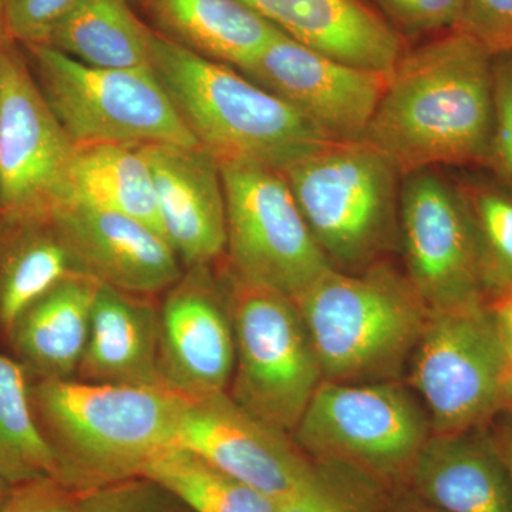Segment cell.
Masks as SVG:
<instances>
[{"label": "cell", "instance_id": "1", "mask_svg": "<svg viewBox=\"0 0 512 512\" xmlns=\"http://www.w3.org/2000/svg\"><path fill=\"white\" fill-rule=\"evenodd\" d=\"M494 126L493 55L453 29L403 53L365 141L400 175L484 161Z\"/></svg>", "mask_w": 512, "mask_h": 512}, {"label": "cell", "instance_id": "2", "mask_svg": "<svg viewBox=\"0 0 512 512\" xmlns=\"http://www.w3.org/2000/svg\"><path fill=\"white\" fill-rule=\"evenodd\" d=\"M30 399L59 480L76 493L140 477L175 446L185 400L164 387L36 379Z\"/></svg>", "mask_w": 512, "mask_h": 512}, {"label": "cell", "instance_id": "3", "mask_svg": "<svg viewBox=\"0 0 512 512\" xmlns=\"http://www.w3.org/2000/svg\"><path fill=\"white\" fill-rule=\"evenodd\" d=\"M150 60L181 119L218 163L245 161L282 171L329 140L235 67L195 55L160 33L151 35Z\"/></svg>", "mask_w": 512, "mask_h": 512}, {"label": "cell", "instance_id": "4", "mask_svg": "<svg viewBox=\"0 0 512 512\" xmlns=\"http://www.w3.org/2000/svg\"><path fill=\"white\" fill-rule=\"evenodd\" d=\"M322 369L335 383L393 382L429 318L406 275L386 265L330 269L293 299Z\"/></svg>", "mask_w": 512, "mask_h": 512}, {"label": "cell", "instance_id": "5", "mask_svg": "<svg viewBox=\"0 0 512 512\" xmlns=\"http://www.w3.org/2000/svg\"><path fill=\"white\" fill-rule=\"evenodd\" d=\"M320 248L340 271L375 264L399 225L402 177L365 140H328L281 171Z\"/></svg>", "mask_w": 512, "mask_h": 512}, {"label": "cell", "instance_id": "6", "mask_svg": "<svg viewBox=\"0 0 512 512\" xmlns=\"http://www.w3.org/2000/svg\"><path fill=\"white\" fill-rule=\"evenodd\" d=\"M25 47L47 104L76 146H200L153 69H99L49 45Z\"/></svg>", "mask_w": 512, "mask_h": 512}, {"label": "cell", "instance_id": "7", "mask_svg": "<svg viewBox=\"0 0 512 512\" xmlns=\"http://www.w3.org/2000/svg\"><path fill=\"white\" fill-rule=\"evenodd\" d=\"M235 365L228 393L291 434L323 382L318 356L292 298L234 274L228 282Z\"/></svg>", "mask_w": 512, "mask_h": 512}, {"label": "cell", "instance_id": "8", "mask_svg": "<svg viewBox=\"0 0 512 512\" xmlns=\"http://www.w3.org/2000/svg\"><path fill=\"white\" fill-rule=\"evenodd\" d=\"M431 434L423 404L394 380H323L292 437L313 461L345 464L399 485Z\"/></svg>", "mask_w": 512, "mask_h": 512}, {"label": "cell", "instance_id": "9", "mask_svg": "<svg viewBox=\"0 0 512 512\" xmlns=\"http://www.w3.org/2000/svg\"><path fill=\"white\" fill-rule=\"evenodd\" d=\"M409 363L433 434L485 429L504 410L511 366L488 303L430 311Z\"/></svg>", "mask_w": 512, "mask_h": 512}, {"label": "cell", "instance_id": "10", "mask_svg": "<svg viewBox=\"0 0 512 512\" xmlns=\"http://www.w3.org/2000/svg\"><path fill=\"white\" fill-rule=\"evenodd\" d=\"M220 167L232 274L295 299L335 268L281 171L245 161Z\"/></svg>", "mask_w": 512, "mask_h": 512}, {"label": "cell", "instance_id": "11", "mask_svg": "<svg viewBox=\"0 0 512 512\" xmlns=\"http://www.w3.org/2000/svg\"><path fill=\"white\" fill-rule=\"evenodd\" d=\"M399 227L407 281L429 311L487 303L477 229L463 192L433 168L404 175Z\"/></svg>", "mask_w": 512, "mask_h": 512}, {"label": "cell", "instance_id": "12", "mask_svg": "<svg viewBox=\"0 0 512 512\" xmlns=\"http://www.w3.org/2000/svg\"><path fill=\"white\" fill-rule=\"evenodd\" d=\"M0 215H50L70 198L76 144L16 43H0Z\"/></svg>", "mask_w": 512, "mask_h": 512}, {"label": "cell", "instance_id": "13", "mask_svg": "<svg viewBox=\"0 0 512 512\" xmlns=\"http://www.w3.org/2000/svg\"><path fill=\"white\" fill-rule=\"evenodd\" d=\"M238 72L335 141L365 140L392 74L340 62L281 30Z\"/></svg>", "mask_w": 512, "mask_h": 512}, {"label": "cell", "instance_id": "14", "mask_svg": "<svg viewBox=\"0 0 512 512\" xmlns=\"http://www.w3.org/2000/svg\"><path fill=\"white\" fill-rule=\"evenodd\" d=\"M234 365L228 289L215 281L210 265L192 266L158 306L161 383L188 400L228 392Z\"/></svg>", "mask_w": 512, "mask_h": 512}, {"label": "cell", "instance_id": "15", "mask_svg": "<svg viewBox=\"0 0 512 512\" xmlns=\"http://www.w3.org/2000/svg\"><path fill=\"white\" fill-rule=\"evenodd\" d=\"M175 446L276 501L302 483L313 463L291 434L258 419L228 392L185 400Z\"/></svg>", "mask_w": 512, "mask_h": 512}, {"label": "cell", "instance_id": "16", "mask_svg": "<svg viewBox=\"0 0 512 512\" xmlns=\"http://www.w3.org/2000/svg\"><path fill=\"white\" fill-rule=\"evenodd\" d=\"M74 261L101 285L154 296L183 276V262L170 242L143 222L67 201L52 212Z\"/></svg>", "mask_w": 512, "mask_h": 512}, {"label": "cell", "instance_id": "17", "mask_svg": "<svg viewBox=\"0 0 512 512\" xmlns=\"http://www.w3.org/2000/svg\"><path fill=\"white\" fill-rule=\"evenodd\" d=\"M153 174L164 234L187 268L227 252V207L217 158L201 146H138Z\"/></svg>", "mask_w": 512, "mask_h": 512}, {"label": "cell", "instance_id": "18", "mask_svg": "<svg viewBox=\"0 0 512 512\" xmlns=\"http://www.w3.org/2000/svg\"><path fill=\"white\" fill-rule=\"evenodd\" d=\"M276 29L340 62L393 73L397 30L366 0H242Z\"/></svg>", "mask_w": 512, "mask_h": 512}, {"label": "cell", "instance_id": "19", "mask_svg": "<svg viewBox=\"0 0 512 512\" xmlns=\"http://www.w3.org/2000/svg\"><path fill=\"white\" fill-rule=\"evenodd\" d=\"M444 512H512V478L485 429L431 434L406 483Z\"/></svg>", "mask_w": 512, "mask_h": 512}, {"label": "cell", "instance_id": "20", "mask_svg": "<svg viewBox=\"0 0 512 512\" xmlns=\"http://www.w3.org/2000/svg\"><path fill=\"white\" fill-rule=\"evenodd\" d=\"M74 379L163 387L158 370V306L151 296L100 285Z\"/></svg>", "mask_w": 512, "mask_h": 512}, {"label": "cell", "instance_id": "21", "mask_svg": "<svg viewBox=\"0 0 512 512\" xmlns=\"http://www.w3.org/2000/svg\"><path fill=\"white\" fill-rule=\"evenodd\" d=\"M100 285L92 276L74 274L16 318L8 340L16 359L36 379H74Z\"/></svg>", "mask_w": 512, "mask_h": 512}, {"label": "cell", "instance_id": "22", "mask_svg": "<svg viewBox=\"0 0 512 512\" xmlns=\"http://www.w3.org/2000/svg\"><path fill=\"white\" fill-rule=\"evenodd\" d=\"M147 5L160 35L237 70L251 63L278 32L242 0H147Z\"/></svg>", "mask_w": 512, "mask_h": 512}, {"label": "cell", "instance_id": "23", "mask_svg": "<svg viewBox=\"0 0 512 512\" xmlns=\"http://www.w3.org/2000/svg\"><path fill=\"white\" fill-rule=\"evenodd\" d=\"M83 274L50 215H0V332L8 338L30 303Z\"/></svg>", "mask_w": 512, "mask_h": 512}, {"label": "cell", "instance_id": "24", "mask_svg": "<svg viewBox=\"0 0 512 512\" xmlns=\"http://www.w3.org/2000/svg\"><path fill=\"white\" fill-rule=\"evenodd\" d=\"M69 181L67 201L127 215L165 238L153 174L138 146L111 143L76 146Z\"/></svg>", "mask_w": 512, "mask_h": 512}, {"label": "cell", "instance_id": "25", "mask_svg": "<svg viewBox=\"0 0 512 512\" xmlns=\"http://www.w3.org/2000/svg\"><path fill=\"white\" fill-rule=\"evenodd\" d=\"M151 35L127 0H80L47 45L99 69H151Z\"/></svg>", "mask_w": 512, "mask_h": 512}, {"label": "cell", "instance_id": "26", "mask_svg": "<svg viewBox=\"0 0 512 512\" xmlns=\"http://www.w3.org/2000/svg\"><path fill=\"white\" fill-rule=\"evenodd\" d=\"M28 376L18 359L0 352V476L13 487L39 478L59 480L55 456L33 413Z\"/></svg>", "mask_w": 512, "mask_h": 512}, {"label": "cell", "instance_id": "27", "mask_svg": "<svg viewBox=\"0 0 512 512\" xmlns=\"http://www.w3.org/2000/svg\"><path fill=\"white\" fill-rule=\"evenodd\" d=\"M141 476L173 491L195 512H276V500L183 447L158 453Z\"/></svg>", "mask_w": 512, "mask_h": 512}, {"label": "cell", "instance_id": "28", "mask_svg": "<svg viewBox=\"0 0 512 512\" xmlns=\"http://www.w3.org/2000/svg\"><path fill=\"white\" fill-rule=\"evenodd\" d=\"M394 487L345 464L313 461L302 483L276 501V512H387Z\"/></svg>", "mask_w": 512, "mask_h": 512}, {"label": "cell", "instance_id": "29", "mask_svg": "<svg viewBox=\"0 0 512 512\" xmlns=\"http://www.w3.org/2000/svg\"><path fill=\"white\" fill-rule=\"evenodd\" d=\"M463 195L477 229L485 293L494 298L512 288V194L474 187Z\"/></svg>", "mask_w": 512, "mask_h": 512}, {"label": "cell", "instance_id": "30", "mask_svg": "<svg viewBox=\"0 0 512 512\" xmlns=\"http://www.w3.org/2000/svg\"><path fill=\"white\" fill-rule=\"evenodd\" d=\"M77 512H195L164 485L140 476L79 494Z\"/></svg>", "mask_w": 512, "mask_h": 512}, {"label": "cell", "instance_id": "31", "mask_svg": "<svg viewBox=\"0 0 512 512\" xmlns=\"http://www.w3.org/2000/svg\"><path fill=\"white\" fill-rule=\"evenodd\" d=\"M80 0H5L3 35L23 46L47 45L56 26Z\"/></svg>", "mask_w": 512, "mask_h": 512}, {"label": "cell", "instance_id": "32", "mask_svg": "<svg viewBox=\"0 0 512 512\" xmlns=\"http://www.w3.org/2000/svg\"><path fill=\"white\" fill-rule=\"evenodd\" d=\"M494 126L485 163L512 188V52L493 56Z\"/></svg>", "mask_w": 512, "mask_h": 512}, {"label": "cell", "instance_id": "33", "mask_svg": "<svg viewBox=\"0 0 512 512\" xmlns=\"http://www.w3.org/2000/svg\"><path fill=\"white\" fill-rule=\"evenodd\" d=\"M464 2L466 0H375L390 25L399 26L412 35L456 29Z\"/></svg>", "mask_w": 512, "mask_h": 512}, {"label": "cell", "instance_id": "34", "mask_svg": "<svg viewBox=\"0 0 512 512\" xmlns=\"http://www.w3.org/2000/svg\"><path fill=\"white\" fill-rule=\"evenodd\" d=\"M456 29L493 56L512 52V0H466Z\"/></svg>", "mask_w": 512, "mask_h": 512}, {"label": "cell", "instance_id": "35", "mask_svg": "<svg viewBox=\"0 0 512 512\" xmlns=\"http://www.w3.org/2000/svg\"><path fill=\"white\" fill-rule=\"evenodd\" d=\"M79 493L57 478L15 485L0 512H77Z\"/></svg>", "mask_w": 512, "mask_h": 512}, {"label": "cell", "instance_id": "36", "mask_svg": "<svg viewBox=\"0 0 512 512\" xmlns=\"http://www.w3.org/2000/svg\"><path fill=\"white\" fill-rule=\"evenodd\" d=\"M488 306H490L491 315H493L512 367V288L494 296Z\"/></svg>", "mask_w": 512, "mask_h": 512}, {"label": "cell", "instance_id": "37", "mask_svg": "<svg viewBox=\"0 0 512 512\" xmlns=\"http://www.w3.org/2000/svg\"><path fill=\"white\" fill-rule=\"evenodd\" d=\"M387 512H444L434 507L429 501L414 493L407 484H399L393 488L390 498L389 511Z\"/></svg>", "mask_w": 512, "mask_h": 512}, {"label": "cell", "instance_id": "38", "mask_svg": "<svg viewBox=\"0 0 512 512\" xmlns=\"http://www.w3.org/2000/svg\"><path fill=\"white\" fill-rule=\"evenodd\" d=\"M493 439L512 478V417L500 423L493 433Z\"/></svg>", "mask_w": 512, "mask_h": 512}, {"label": "cell", "instance_id": "39", "mask_svg": "<svg viewBox=\"0 0 512 512\" xmlns=\"http://www.w3.org/2000/svg\"><path fill=\"white\" fill-rule=\"evenodd\" d=\"M512 412V367L508 370L507 377L504 382V410Z\"/></svg>", "mask_w": 512, "mask_h": 512}, {"label": "cell", "instance_id": "40", "mask_svg": "<svg viewBox=\"0 0 512 512\" xmlns=\"http://www.w3.org/2000/svg\"><path fill=\"white\" fill-rule=\"evenodd\" d=\"M13 485L9 484L2 476H0V508L8 501L10 493H12Z\"/></svg>", "mask_w": 512, "mask_h": 512}, {"label": "cell", "instance_id": "41", "mask_svg": "<svg viewBox=\"0 0 512 512\" xmlns=\"http://www.w3.org/2000/svg\"><path fill=\"white\" fill-rule=\"evenodd\" d=\"M3 2H5V0H0V36L5 37V35H3V28H2Z\"/></svg>", "mask_w": 512, "mask_h": 512}, {"label": "cell", "instance_id": "42", "mask_svg": "<svg viewBox=\"0 0 512 512\" xmlns=\"http://www.w3.org/2000/svg\"><path fill=\"white\" fill-rule=\"evenodd\" d=\"M3 36H0V43H2ZM0 94H2V73H0Z\"/></svg>", "mask_w": 512, "mask_h": 512}]
</instances>
